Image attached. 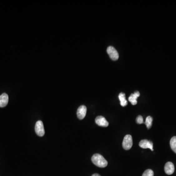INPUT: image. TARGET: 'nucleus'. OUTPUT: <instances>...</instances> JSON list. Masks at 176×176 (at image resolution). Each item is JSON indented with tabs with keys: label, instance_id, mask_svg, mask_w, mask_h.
I'll return each instance as SVG.
<instances>
[{
	"label": "nucleus",
	"instance_id": "f257e3e1",
	"mask_svg": "<svg viewBox=\"0 0 176 176\" xmlns=\"http://www.w3.org/2000/svg\"><path fill=\"white\" fill-rule=\"evenodd\" d=\"M91 161L97 167L104 168L107 166L108 161L99 154H95L91 158Z\"/></svg>",
	"mask_w": 176,
	"mask_h": 176
},
{
	"label": "nucleus",
	"instance_id": "f03ea898",
	"mask_svg": "<svg viewBox=\"0 0 176 176\" xmlns=\"http://www.w3.org/2000/svg\"><path fill=\"white\" fill-rule=\"evenodd\" d=\"M133 146V139L130 134H127L124 137L122 142V146L125 150H130Z\"/></svg>",
	"mask_w": 176,
	"mask_h": 176
},
{
	"label": "nucleus",
	"instance_id": "7ed1b4c3",
	"mask_svg": "<svg viewBox=\"0 0 176 176\" xmlns=\"http://www.w3.org/2000/svg\"><path fill=\"white\" fill-rule=\"evenodd\" d=\"M35 132L36 134L39 137H43L45 134V129L44 124L42 121L39 120L37 121L35 126Z\"/></svg>",
	"mask_w": 176,
	"mask_h": 176
},
{
	"label": "nucleus",
	"instance_id": "20e7f679",
	"mask_svg": "<svg viewBox=\"0 0 176 176\" xmlns=\"http://www.w3.org/2000/svg\"><path fill=\"white\" fill-rule=\"evenodd\" d=\"M107 52L109 54L110 57L112 60L116 61L119 58V54L116 49L112 46H109L107 50Z\"/></svg>",
	"mask_w": 176,
	"mask_h": 176
},
{
	"label": "nucleus",
	"instance_id": "39448f33",
	"mask_svg": "<svg viewBox=\"0 0 176 176\" xmlns=\"http://www.w3.org/2000/svg\"><path fill=\"white\" fill-rule=\"evenodd\" d=\"M139 146L143 148V149H151L152 151H153V144L152 141H149L147 139H143L139 143Z\"/></svg>",
	"mask_w": 176,
	"mask_h": 176
},
{
	"label": "nucleus",
	"instance_id": "423d86ee",
	"mask_svg": "<svg viewBox=\"0 0 176 176\" xmlns=\"http://www.w3.org/2000/svg\"><path fill=\"white\" fill-rule=\"evenodd\" d=\"M95 122L98 126L104 127H107L109 126V122L105 117L103 116H98L96 117Z\"/></svg>",
	"mask_w": 176,
	"mask_h": 176
},
{
	"label": "nucleus",
	"instance_id": "0eeeda50",
	"mask_svg": "<svg viewBox=\"0 0 176 176\" xmlns=\"http://www.w3.org/2000/svg\"><path fill=\"white\" fill-rule=\"evenodd\" d=\"M87 113V108L84 105L80 106L77 111V115L79 120H81L86 116Z\"/></svg>",
	"mask_w": 176,
	"mask_h": 176
},
{
	"label": "nucleus",
	"instance_id": "6e6552de",
	"mask_svg": "<svg viewBox=\"0 0 176 176\" xmlns=\"http://www.w3.org/2000/svg\"><path fill=\"white\" fill-rule=\"evenodd\" d=\"M175 171V167L173 163L171 162H167L164 166V171L168 175L173 174Z\"/></svg>",
	"mask_w": 176,
	"mask_h": 176
},
{
	"label": "nucleus",
	"instance_id": "1a4fd4ad",
	"mask_svg": "<svg viewBox=\"0 0 176 176\" xmlns=\"http://www.w3.org/2000/svg\"><path fill=\"white\" fill-rule=\"evenodd\" d=\"M8 96L6 93H3L0 95V107H5L8 102Z\"/></svg>",
	"mask_w": 176,
	"mask_h": 176
},
{
	"label": "nucleus",
	"instance_id": "9d476101",
	"mask_svg": "<svg viewBox=\"0 0 176 176\" xmlns=\"http://www.w3.org/2000/svg\"><path fill=\"white\" fill-rule=\"evenodd\" d=\"M139 96H140V94L139 93V91H136L134 92V94H132L130 95V96L128 98V100L131 103L132 105H135L138 103L137 99Z\"/></svg>",
	"mask_w": 176,
	"mask_h": 176
},
{
	"label": "nucleus",
	"instance_id": "9b49d317",
	"mask_svg": "<svg viewBox=\"0 0 176 176\" xmlns=\"http://www.w3.org/2000/svg\"><path fill=\"white\" fill-rule=\"evenodd\" d=\"M119 98L120 101L121 106H122V107L127 106L128 102L126 100L125 94L123 93H120L119 95Z\"/></svg>",
	"mask_w": 176,
	"mask_h": 176
},
{
	"label": "nucleus",
	"instance_id": "f8f14e48",
	"mask_svg": "<svg viewBox=\"0 0 176 176\" xmlns=\"http://www.w3.org/2000/svg\"><path fill=\"white\" fill-rule=\"evenodd\" d=\"M153 120V119L151 116H148L146 117L145 122H144V123L146 125L147 129H150L152 125Z\"/></svg>",
	"mask_w": 176,
	"mask_h": 176
},
{
	"label": "nucleus",
	"instance_id": "ddd939ff",
	"mask_svg": "<svg viewBox=\"0 0 176 176\" xmlns=\"http://www.w3.org/2000/svg\"><path fill=\"white\" fill-rule=\"evenodd\" d=\"M170 144L172 150L176 154V136L173 137L171 139Z\"/></svg>",
	"mask_w": 176,
	"mask_h": 176
},
{
	"label": "nucleus",
	"instance_id": "4468645a",
	"mask_svg": "<svg viewBox=\"0 0 176 176\" xmlns=\"http://www.w3.org/2000/svg\"><path fill=\"white\" fill-rule=\"evenodd\" d=\"M142 176H154V172L152 170L147 169L144 172Z\"/></svg>",
	"mask_w": 176,
	"mask_h": 176
},
{
	"label": "nucleus",
	"instance_id": "2eb2a0df",
	"mask_svg": "<svg viewBox=\"0 0 176 176\" xmlns=\"http://www.w3.org/2000/svg\"><path fill=\"white\" fill-rule=\"evenodd\" d=\"M136 122L138 124H141L144 123V119L141 115H139L136 119Z\"/></svg>",
	"mask_w": 176,
	"mask_h": 176
},
{
	"label": "nucleus",
	"instance_id": "dca6fc26",
	"mask_svg": "<svg viewBox=\"0 0 176 176\" xmlns=\"http://www.w3.org/2000/svg\"><path fill=\"white\" fill-rule=\"evenodd\" d=\"M101 176L100 175V174H93V175H92V176Z\"/></svg>",
	"mask_w": 176,
	"mask_h": 176
}]
</instances>
